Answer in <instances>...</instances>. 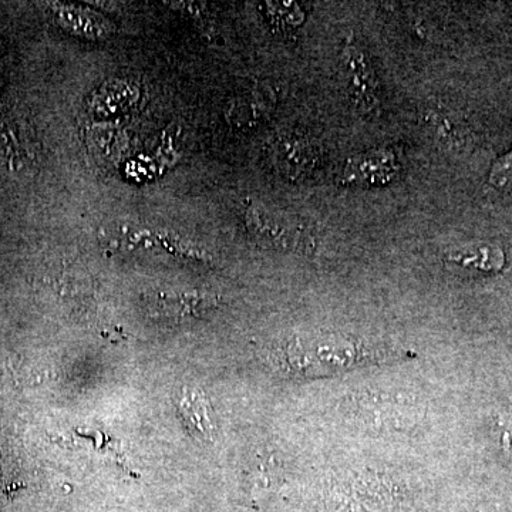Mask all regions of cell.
Instances as JSON below:
<instances>
[{"label":"cell","mask_w":512,"mask_h":512,"mask_svg":"<svg viewBox=\"0 0 512 512\" xmlns=\"http://www.w3.org/2000/svg\"><path fill=\"white\" fill-rule=\"evenodd\" d=\"M343 70L350 99L363 116H375L380 110V86L369 56L350 35L342 52Z\"/></svg>","instance_id":"6da1fadb"},{"label":"cell","mask_w":512,"mask_h":512,"mask_svg":"<svg viewBox=\"0 0 512 512\" xmlns=\"http://www.w3.org/2000/svg\"><path fill=\"white\" fill-rule=\"evenodd\" d=\"M245 224L259 242L274 248L298 249L312 245L311 235L299 222L264 205H249L245 211Z\"/></svg>","instance_id":"7a4b0ae2"},{"label":"cell","mask_w":512,"mask_h":512,"mask_svg":"<svg viewBox=\"0 0 512 512\" xmlns=\"http://www.w3.org/2000/svg\"><path fill=\"white\" fill-rule=\"evenodd\" d=\"M217 296L200 291H164L147 296V312L164 322L181 323L201 318L217 308Z\"/></svg>","instance_id":"3957f363"},{"label":"cell","mask_w":512,"mask_h":512,"mask_svg":"<svg viewBox=\"0 0 512 512\" xmlns=\"http://www.w3.org/2000/svg\"><path fill=\"white\" fill-rule=\"evenodd\" d=\"M399 160L392 150L377 148L349 158L342 174L345 185H383L400 174Z\"/></svg>","instance_id":"277c9868"},{"label":"cell","mask_w":512,"mask_h":512,"mask_svg":"<svg viewBox=\"0 0 512 512\" xmlns=\"http://www.w3.org/2000/svg\"><path fill=\"white\" fill-rule=\"evenodd\" d=\"M272 161L279 173L298 180L312 173L319 163V150L308 137L288 134L279 137L272 147Z\"/></svg>","instance_id":"5b68a950"},{"label":"cell","mask_w":512,"mask_h":512,"mask_svg":"<svg viewBox=\"0 0 512 512\" xmlns=\"http://www.w3.org/2000/svg\"><path fill=\"white\" fill-rule=\"evenodd\" d=\"M53 10L57 23L74 36L87 40H104L114 33L113 23L93 9L70 3H56Z\"/></svg>","instance_id":"8992f818"},{"label":"cell","mask_w":512,"mask_h":512,"mask_svg":"<svg viewBox=\"0 0 512 512\" xmlns=\"http://www.w3.org/2000/svg\"><path fill=\"white\" fill-rule=\"evenodd\" d=\"M138 100L136 84L127 80H110L101 84L87 99V110L99 119L119 116L131 109Z\"/></svg>","instance_id":"52a82bcc"},{"label":"cell","mask_w":512,"mask_h":512,"mask_svg":"<svg viewBox=\"0 0 512 512\" xmlns=\"http://www.w3.org/2000/svg\"><path fill=\"white\" fill-rule=\"evenodd\" d=\"M177 409L191 434L201 439L211 437L214 426H212L207 399L200 390L184 387L177 396Z\"/></svg>","instance_id":"ba28073f"},{"label":"cell","mask_w":512,"mask_h":512,"mask_svg":"<svg viewBox=\"0 0 512 512\" xmlns=\"http://www.w3.org/2000/svg\"><path fill=\"white\" fill-rule=\"evenodd\" d=\"M447 259L464 268L480 269V271H500L504 266L505 258L500 248L484 247L464 248L460 251L450 252Z\"/></svg>","instance_id":"9c48e42d"},{"label":"cell","mask_w":512,"mask_h":512,"mask_svg":"<svg viewBox=\"0 0 512 512\" xmlns=\"http://www.w3.org/2000/svg\"><path fill=\"white\" fill-rule=\"evenodd\" d=\"M426 123L429 124L431 130H434L436 136L446 143L453 144L458 141V128L454 123L453 117L447 113L446 110H441L439 107H429L426 111Z\"/></svg>","instance_id":"30bf717a"},{"label":"cell","mask_w":512,"mask_h":512,"mask_svg":"<svg viewBox=\"0 0 512 512\" xmlns=\"http://www.w3.org/2000/svg\"><path fill=\"white\" fill-rule=\"evenodd\" d=\"M490 183L498 188L512 183V151L494 164L490 173Z\"/></svg>","instance_id":"8fae6325"}]
</instances>
